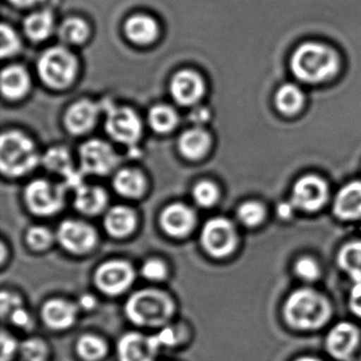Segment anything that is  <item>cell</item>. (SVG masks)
<instances>
[{"mask_svg":"<svg viewBox=\"0 0 361 361\" xmlns=\"http://www.w3.org/2000/svg\"><path fill=\"white\" fill-rule=\"evenodd\" d=\"M287 68L291 79L307 90L324 87L341 78L345 60L335 44L325 39H306L291 49Z\"/></svg>","mask_w":361,"mask_h":361,"instance_id":"6da1fadb","label":"cell"},{"mask_svg":"<svg viewBox=\"0 0 361 361\" xmlns=\"http://www.w3.org/2000/svg\"><path fill=\"white\" fill-rule=\"evenodd\" d=\"M331 312L326 298L308 288L293 291L284 306L285 320L300 331L320 329L329 321Z\"/></svg>","mask_w":361,"mask_h":361,"instance_id":"7a4b0ae2","label":"cell"},{"mask_svg":"<svg viewBox=\"0 0 361 361\" xmlns=\"http://www.w3.org/2000/svg\"><path fill=\"white\" fill-rule=\"evenodd\" d=\"M174 310L170 295L159 289L136 291L126 304V317L139 326H162L172 318Z\"/></svg>","mask_w":361,"mask_h":361,"instance_id":"3957f363","label":"cell"},{"mask_svg":"<svg viewBox=\"0 0 361 361\" xmlns=\"http://www.w3.org/2000/svg\"><path fill=\"white\" fill-rule=\"evenodd\" d=\"M39 160L32 141L22 133L12 130L1 136L0 168L6 176H24L37 166Z\"/></svg>","mask_w":361,"mask_h":361,"instance_id":"277c9868","label":"cell"},{"mask_svg":"<svg viewBox=\"0 0 361 361\" xmlns=\"http://www.w3.org/2000/svg\"><path fill=\"white\" fill-rule=\"evenodd\" d=\"M42 81L54 90H64L73 81L78 71L75 56L64 47H54L44 52L37 64Z\"/></svg>","mask_w":361,"mask_h":361,"instance_id":"5b68a950","label":"cell"},{"mask_svg":"<svg viewBox=\"0 0 361 361\" xmlns=\"http://www.w3.org/2000/svg\"><path fill=\"white\" fill-rule=\"evenodd\" d=\"M202 248L214 257H225L235 250L238 233L229 219L215 217L209 219L200 234Z\"/></svg>","mask_w":361,"mask_h":361,"instance_id":"8992f818","label":"cell"},{"mask_svg":"<svg viewBox=\"0 0 361 361\" xmlns=\"http://www.w3.org/2000/svg\"><path fill=\"white\" fill-rule=\"evenodd\" d=\"M65 191L60 185L44 179L31 181L25 189V202L33 214L49 216L64 206Z\"/></svg>","mask_w":361,"mask_h":361,"instance_id":"52a82bcc","label":"cell"},{"mask_svg":"<svg viewBox=\"0 0 361 361\" xmlns=\"http://www.w3.org/2000/svg\"><path fill=\"white\" fill-rule=\"evenodd\" d=\"M271 103L283 119H298L307 109L308 90L298 82L288 80L278 86L272 94Z\"/></svg>","mask_w":361,"mask_h":361,"instance_id":"ba28073f","label":"cell"},{"mask_svg":"<svg viewBox=\"0 0 361 361\" xmlns=\"http://www.w3.org/2000/svg\"><path fill=\"white\" fill-rule=\"evenodd\" d=\"M135 280V270L128 262L109 261L99 266L94 283L107 295H118L130 288Z\"/></svg>","mask_w":361,"mask_h":361,"instance_id":"9c48e42d","label":"cell"},{"mask_svg":"<svg viewBox=\"0 0 361 361\" xmlns=\"http://www.w3.org/2000/svg\"><path fill=\"white\" fill-rule=\"evenodd\" d=\"M329 198V187L320 177L307 175L293 185L291 204L295 209L305 212L320 210Z\"/></svg>","mask_w":361,"mask_h":361,"instance_id":"30bf717a","label":"cell"},{"mask_svg":"<svg viewBox=\"0 0 361 361\" xmlns=\"http://www.w3.org/2000/svg\"><path fill=\"white\" fill-rule=\"evenodd\" d=\"M80 161L82 170L87 174L107 175L116 168L119 158L111 145L94 139L82 145Z\"/></svg>","mask_w":361,"mask_h":361,"instance_id":"8fae6325","label":"cell"},{"mask_svg":"<svg viewBox=\"0 0 361 361\" xmlns=\"http://www.w3.org/2000/svg\"><path fill=\"white\" fill-rule=\"evenodd\" d=\"M63 248L73 255H84L94 248L97 232L90 224L75 219H67L61 224L56 234Z\"/></svg>","mask_w":361,"mask_h":361,"instance_id":"7c38bea8","label":"cell"},{"mask_svg":"<svg viewBox=\"0 0 361 361\" xmlns=\"http://www.w3.org/2000/svg\"><path fill=\"white\" fill-rule=\"evenodd\" d=\"M105 128L109 136L122 145H134L142 134V124L138 116L126 107L111 109Z\"/></svg>","mask_w":361,"mask_h":361,"instance_id":"4fadbf2b","label":"cell"},{"mask_svg":"<svg viewBox=\"0 0 361 361\" xmlns=\"http://www.w3.org/2000/svg\"><path fill=\"white\" fill-rule=\"evenodd\" d=\"M159 345L154 336L140 333H128L118 342L119 361H154L159 350Z\"/></svg>","mask_w":361,"mask_h":361,"instance_id":"5bb4252c","label":"cell"},{"mask_svg":"<svg viewBox=\"0 0 361 361\" xmlns=\"http://www.w3.org/2000/svg\"><path fill=\"white\" fill-rule=\"evenodd\" d=\"M196 224V215L187 204L175 202L162 211L160 226L168 235L181 238L191 233Z\"/></svg>","mask_w":361,"mask_h":361,"instance_id":"9a60e30c","label":"cell"},{"mask_svg":"<svg viewBox=\"0 0 361 361\" xmlns=\"http://www.w3.org/2000/svg\"><path fill=\"white\" fill-rule=\"evenodd\" d=\"M171 94L183 106L196 104L204 94V80L194 71H179L171 81Z\"/></svg>","mask_w":361,"mask_h":361,"instance_id":"2e32d148","label":"cell"},{"mask_svg":"<svg viewBox=\"0 0 361 361\" xmlns=\"http://www.w3.org/2000/svg\"><path fill=\"white\" fill-rule=\"evenodd\" d=\"M359 343L357 327L348 322L339 323L329 331L326 337L327 352L339 360L350 358Z\"/></svg>","mask_w":361,"mask_h":361,"instance_id":"e0dca14e","label":"cell"},{"mask_svg":"<svg viewBox=\"0 0 361 361\" xmlns=\"http://www.w3.org/2000/svg\"><path fill=\"white\" fill-rule=\"evenodd\" d=\"M334 213L342 221L361 219V181L344 185L334 200Z\"/></svg>","mask_w":361,"mask_h":361,"instance_id":"ac0fdd59","label":"cell"},{"mask_svg":"<svg viewBox=\"0 0 361 361\" xmlns=\"http://www.w3.org/2000/svg\"><path fill=\"white\" fill-rule=\"evenodd\" d=\"M99 107L90 101H80L69 107L65 114V126L73 135L90 132L98 119Z\"/></svg>","mask_w":361,"mask_h":361,"instance_id":"d6986e66","label":"cell"},{"mask_svg":"<svg viewBox=\"0 0 361 361\" xmlns=\"http://www.w3.org/2000/svg\"><path fill=\"white\" fill-rule=\"evenodd\" d=\"M42 318L50 329L62 331L75 323L77 307L75 304L66 300L51 299L43 306Z\"/></svg>","mask_w":361,"mask_h":361,"instance_id":"ffe728a7","label":"cell"},{"mask_svg":"<svg viewBox=\"0 0 361 361\" xmlns=\"http://www.w3.org/2000/svg\"><path fill=\"white\" fill-rule=\"evenodd\" d=\"M136 214L126 206H115L107 211L104 217V227L107 233L114 238H126L136 227Z\"/></svg>","mask_w":361,"mask_h":361,"instance_id":"44dd1931","label":"cell"},{"mask_svg":"<svg viewBox=\"0 0 361 361\" xmlns=\"http://www.w3.org/2000/svg\"><path fill=\"white\" fill-rule=\"evenodd\" d=\"M211 147V136L200 128L185 130L178 141L181 155L189 160H198L204 157Z\"/></svg>","mask_w":361,"mask_h":361,"instance_id":"7402d4cb","label":"cell"},{"mask_svg":"<svg viewBox=\"0 0 361 361\" xmlns=\"http://www.w3.org/2000/svg\"><path fill=\"white\" fill-rule=\"evenodd\" d=\"M107 200L106 192L102 188L80 185L75 189V207L83 214H99L104 210Z\"/></svg>","mask_w":361,"mask_h":361,"instance_id":"603a6c76","label":"cell"},{"mask_svg":"<svg viewBox=\"0 0 361 361\" xmlns=\"http://www.w3.org/2000/svg\"><path fill=\"white\" fill-rule=\"evenodd\" d=\"M126 37L137 45H149L157 39L159 35L158 24L149 16H134L128 18L126 27Z\"/></svg>","mask_w":361,"mask_h":361,"instance_id":"cb8c5ba5","label":"cell"},{"mask_svg":"<svg viewBox=\"0 0 361 361\" xmlns=\"http://www.w3.org/2000/svg\"><path fill=\"white\" fill-rule=\"evenodd\" d=\"M30 78L20 66H10L1 75V90L4 96L10 100H18L28 92Z\"/></svg>","mask_w":361,"mask_h":361,"instance_id":"d4e9b609","label":"cell"},{"mask_svg":"<svg viewBox=\"0 0 361 361\" xmlns=\"http://www.w3.org/2000/svg\"><path fill=\"white\" fill-rule=\"evenodd\" d=\"M114 189L118 194L128 198H137L145 190V178L139 171L122 169L114 177Z\"/></svg>","mask_w":361,"mask_h":361,"instance_id":"484cf974","label":"cell"},{"mask_svg":"<svg viewBox=\"0 0 361 361\" xmlns=\"http://www.w3.org/2000/svg\"><path fill=\"white\" fill-rule=\"evenodd\" d=\"M338 265L354 283L361 282V240L348 243L340 249Z\"/></svg>","mask_w":361,"mask_h":361,"instance_id":"4316f807","label":"cell"},{"mask_svg":"<svg viewBox=\"0 0 361 361\" xmlns=\"http://www.w3.org/2000/svg\"><path fill=\"white\" fill-rule=\"evenodd\" d=\"M43 162L48 170L60 173L66 176L71 183H75V189L81 185L78 175L73 173L71 155L66 149H62V147H54V149H49L44 156Z\"/></svg>","mask_w":361,"mask_h":361,"instance_id":"83f0119b","label":"cell"},{"mask_svg":"<svg viewBox=\"0 0 361 361\" xmlns=\"http://www.w3.org/2000/svg\"><path fill=\"white\" fill-rule=\"evenodd\" d=\"M54 24V16L49 11L35 12L25 20V33L31 41H44L51 35Z\"/></svg>","mask_w":361,"mask_h":361,"instance_id":"f1b7e54d","label":"cell"},{"mask_svg":"<svg viewBox=\"0 0 361 361\" xmlns=\"http://www.w3.org/2000/svg\"><path fill=\"white\" fill-rule=\"evenodd\" d=\"M149 123L158 134H168L176 128L178 116L168 105H156L149 111Z\"/></svg>","mask_w":361,"mask_h":361,"instance_id":"f546056e","label":"cell"},{"mask_svg":"<svg viewBox=\"0 0 361 361\" xmlns=\"http://www.w3.org/2000/svg\"><path fill=\"white\" fill-rule=\"evenodd\" d=\"M77 352L84 360L98 361L106 355L107 345L97 336L84 335L78 341Z\"/></svg>","mask_w":361,"mask_h":361,"instance_id":"4dcf8cb0","label":"cell"},{"mask_svg":"<svg viewBox=\"0 0 361 361\" xmlns=\"http://www.w3.org/2000/svg\"><path fill=\"white\" fill-rule=\"evenodd\" d=\"M59 33L61 39L65 43L80 45L87 39L90 28L81 18H71L63 23Z\"/></svg>","mask_w":361,"mask_h":361,"instance_id":"1f68e13d","label":"cell"},{"mask_svg":"<svg viewBox=\"0 0 361 361\" xmlns=\"http://www.w3.org/2000/svg\"><path fill=\"white\" fill-rule=\"evenodd\" d=\"M194 200L198 206L202 208H209L215 204L219 200V191L216 185L209 180L200 181L192 192Z\"/></svg>","mask_w":361,"mask_h":361,"instance_id":"d6a6232c","label":"cell"},{"mask_svg":"<svg viewBox=\"0 0 361 361\" xmlns=\"http://www.w3.org/2000/svg\"><path fill=\"white\" fill-rule=\"evenodd\" d=\"M238 217L247 227L259 226L265 217V209L259 202H247L238 207Z\"/></svg>","mask_w":361,"mask_h":361,"instance_id":"836d02e7","label":"cell"},{"mask_svg":"<svg viewBox=\"0 0 361 361\" xmlns=\"http://www.w3.org/2000/svg\"><path fill=\"white\" fill-rule=\"evenodd\" d=\"M26 240L31 248L44 250L51 245L54 236L47 228L35 226L27 232Z\"/></svg>","mask_w":361,"mask_h":361,"instance_id":"e575fe53","label":"cell"},{"mask_svg":"<svg viewBox=\"0 0 361 361\" xmlns=\"http://www.w3.org/2000/svg\"><path fill=\"white\" fill-rule=\"evenodd\" d=\"M20 350L26 361H46L47 359V345L39 339L27 340L20 346Z\"/></svg>","mask_w":361,"mask_h":361,"instance_id":"d590c367","label":"cell"},{"mask_svg":"<svg viewBox=\"0 0 361 361\" xmlns=\"http://www.w3.org/2000/svg\"><path fill=\"white\" fill-rule=\"evenodd\" d=\"M1 56L7 58L18 52L20 48V42L16 35V31L11 27L4 24L1 26Z\"/></svg>","mask_w":361,"mask_h":361,"instance_id":"8d00e7d4","label":"cell"},{"mask_svg":"<svg viewBox=\"0 0 361 361\" xmlns=\"http://www.w3.org/2000/svg\"><path fill=\"white\" fill-rule=\"evenodd\" d=\"M295 272L305 281H314L320 276V268L312 257H302L295 263Z\"/></svg>","mask_w":361,"mask_h":361,"instance_id":"74e56055","label":"cell"},{"mask_svg":"<svg viewBox=\"0 0 361 361\" xmlns=\"http://www.w3.org/2000/svg\"><path fill=\"white\" fill-rule=\"evenodd\" d=\"M141 274L149 281H162L168 274V269L164 262L152 259L143 264Z\"/></svg>","mask_w":361,"mask_h":361,"instance_id":"f35d334b","label":"cell"},{"mask_svg":"<svg viewBox=\"0 0 361 361\" xmlns=\"http://www.w3.org/2000/svg\"><path fill=\"white\" fill-rule=\"evenodd\" d=\"M0 300H1V314H3L4 318L6 316L9 317L14 310L22 307V301H20L18 295L9 293V291L4 290L1 293Z\"/></svg>","mask_w":361,"mask_h":361,"instance_id":"ab89813d","label":"cell"},{"mask_svg":"<svg viewBox=\"0 0 361 361\" xmlns=\"http://www.w3.org/2000/svg\"><path fill=\"white\" fill-rule=\"evenodd\" d=\"M18 348V342L16 338L9 334L3 331L1 334V361H7L13 356Z\"/></svg>","mask_w":361,"mask_h":361,"instance_id":"60d3db41","label":"cell"},{"mask_svg":"<svg viewBox=\"0 0 361 361\" xmlns=\"http://www.w3.org/2000/svg\"><path fill=\"white\" fill-rule=\"evenodd\" d=\"M348 303L353 314L361 318V282L354 283V286L350 289Z\"/></svg>","mask_w":361,"mask_h":361,"instance_id":"b9f144b4","label":"cell"},{"mask_svg":"<svg viewBox=\"0 0 361 361\" xmlns=\"http://www.w3.org/2000/svg\"><path fill=\"white\" fill-rule=\"evenodd\" d=\"M10 319L14 324L18 325L20 327H29L31 325V319L29 316L28 312L23 307L18 308L14 310L11 314H10Z\"/></svg>","mask_w":361,"mask_h":361,"instance_id":"7bdbcfd3","label":"cell"},{"mask_svg":"<svg viewBox=\"0 0 361 361\" xmlns=\"http://www.w3.org/2000/svg\"><path fill=\"white\" fill-rule=\"evenodd\" d=\"M293 209L295 208L291 202H283L278 207L279 216L282 219H289L293 215Z\"/></svg>","mask_w":361,"mask_h":361,"instance_id":"ee69618b","label":"cell"},{"mask_svg":"<svg viewBox=\"0 0 361 361\" xmlns=\"http://www.w3.org/2000/svg\"><path fill=\"white\" fill-rule=\"evenodd\" d=\"M209 119V111L206 109H198L192 114V120L195 122H204Z\"/></svg>","mask_w":361,"mask_h":361,"instance_id":"f6af8a7d","label":"cell"},{"mask_svg":"<svg viewBox=\"0 0 361 361\" xmlns=\"http://www.w3.org/2000/svg\"><path fill=\"white\" fill-rule=\"evenodd\" d=\"M13 5L18 6V7H31V6L35 5V4L39 3L42 0H10Z\"/></svg>","mask_w":361,"mask_h":361,"instance_id":"bcb514c9","label":"cell"},{"mask_svg":"<svg viewBox=\"0 0 361 361\" xmlns=\"http://www.w3.org/2000/svg\"><path fill=\"white\" fill-rule=\"evenodd\" d=\"M293 361H322L321 359L316 358V357H312V356H304V357H300V358L295 359V360Z\"/></svg>","mask_w":361,"mask_h":361,"instance_id":"7dc6e473","label":"cell"}]
</instances>
